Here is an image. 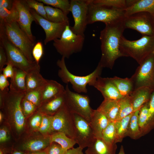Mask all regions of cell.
Returning <instances> with one entry per match:
<instances>
[{
    "label": "cell",
    "mask_w": 154,
    "mask_h": 154,
    "mask_svg": "<svg viewBox=\"0 0 154 154\" xmlns=\"http://www.w3.org/2000/svg\"><path fill=\"white\" fill-rule=\"evenodd\" d=\"M123 20L106 24L100 32L101 56L98 64L103 68L112 69L116 60L124 56L119 48L121 39L125 29Z\"/></svg>",
    "instance_id": "6da1fadb"
},
{
    "label": "cell",
    "mask_w": 154,
    "mask_h": 154,
    "mask_svg": "<svg viewBox=\"0 0 154 154\" xmlns=\"http://www.w3.org/2000/svg\"><path fill=\"white\" fill-rule=\"evenodd\" d=\"M119 48L124 56L132 58L139 64L154 52V36L142 35L140 39L132 41L127 40L123 36Z\"/></svg>",
    "instance_id": "7a4b0ae2"
},
{
    "label": "cell",
    "mask_w": 154,
    "mask_h": 154,
    "mask_svg": "<svg viewBox=\"0 0 154 154\" xmlns=\"http://www.w3.org/2000/svg\"><path fill=\"white\" fill-rule=\"evenodd\" d=\"M65 59L64 57H62L61 59H58L56 62L57 66L60 68L58 73V77L64 83L67 84L70 83L76 92L87 93V85L100 76L103 68L98 64L95 70L89 74L84 76H76L69 71L66 67Z\"/></svg>",
    "instance_id": "3957f363"
},
{
    "label": "cell",
    "mask_w": 154,
    "mask_h": 154,
    "mask_svg": "<svg viewBox=\"0 0 154 154\" xmlns=\"http://www.w3.org/2000/svg\"><path fill=\"white\" fill-rule=\"evenodd\" d=\"M0 31L9 40L21 50L27 58L34 61L32 51L35 44L22 30L17 21L0 22Z\"/></svg>",
    "instance_id": "277c9868"
},
{
    "label": "cell",
    "mask_w": 154,
    "mask_h": 154,
    "mask_svg": "<svg viewBox=\"0 0 154 154\" xmlns=\"http://www.w3.org/2000/svg\"><path fill=\"white\" fill-rule=\"evenodd\" d=\"M0 46L6 52L8 63L14 68L22 70L27 73L35 70H40L39 64L29 60L22 51L13 44L2 31H0Z\"/></svg>",
    "instance_id": "5b68a950"
},
{
    "label": "cell",
    "mask_w": 154,
    "mask_h": 154,
    "mask_svg": "<svg viewBox=\"0 0 154 154\" xmlns=\"http://www.w3.org/2000/svg\"><path fill=\"white\" fill-rule=\"evenodd\" d=\"M85 36L74 33L67 25L60 38L53 40L54 46L62 57L68 58L73 54L82 50Z\"/></svg>",
    "instance_id": "8992f818"
},
{
    "label": "cell",
    "mask_w": 154,
    "mask_h": 154,
    "mask_svg": "<svg viewBox=\"0 0 154 154\" xmlns=\"http://www.w3.org/2000/svg\"><path fill=\"white\" fill-rule=\"evenodd\" d=\"M65 104L72 113L79 115L90 123L94 110L90 105L88 96L71 91L67 84L65 88Z\"/></svg>",
    "instance_id": "52a82bcc"
},
{
    "label": "cell",
    "mask_w": 154,
    "mask_h": 154,
    "mask_svg": "<svg viewBox=\"0 0 154 154\" xmlns=\"http://www.w3.org/2000/svg\"><path fill=\"white\" fill-rule=\"evenodd\" d=\"M125 17L124 10L104 7L93 3L90 0L88 5L87 24L101 22L105 24L122 20Z\"/></svg>",
    "instance_id": "ba28073f"
},
{
    "label": "cell",
    "mask_w": 154,
    "mask_h": 154,
    "mask_svg": "<svg viewBox=\"0 0 154 154\" xmlns=\"http://www.w3.org/2000/svg\"><path fill=\"white\" fill-rule=\"evenodd\" d=\"M130 79L133 90L142 86L154 87V52L139 64Z\"/></svg>",
    "instance_id": "9c48e42d"
},
{
    "label": "cell",
    "mask_w": 154,
    "mask_h": 154,
    "mask_svg": "<svg viewBox=\"0 0 154 154\" xmlns=\"http://www.w3.org/2000/svg\"><path fill=\"white\" fill-rule=\"evenodd\" d=\"M51 133L60 132L75 139V125L74 114L64 104L52 116Z\"/></svg>",
    "instance_id": "30bf717a"
},
{
    "label": "cell",
    "mask_w": 154,
    "mask_h": 154,
    "mask_svg": "<svg viewBox=\"0 0 154 154\" xmlns=\"http://www.w3.org/2000/svg\"><path fill=\"white\" fill-rule=\"evenodd\" d=\"M123 23L125 29L135 30L142 35L154 36V17L148 13L139 12L125 17Z\"/></svg>",
    "instance_id": "8fae6325"
},
{
    "label": "cell",
    "mask_w": 154,
    "mask_h": 154,
    "mask_svg": "<svg viewBox=\"0 0 154 154\" xmlns=\"http://www.w3.org/2000/svg\"><path fill=\"white\" fill-rule=\"evenodd\" d=\"M25 93L13 92L9 91L3 106L5 110L12 116L16 129L18 132L23 130L25 124V115L21 105Z\"/></svg>",
    "instance_id": "7c38bea8"
},
{
    "label": "cell",
    "mask_w": 154,
    "mask_h": 154,
    "mask_svg": "<svg viewBox=\"0 0 154 154\" xmlns=\"http://www.w3.org/2000/svg\"><path fill=\"white\" fill-rule=\"evenodd\" d=\"M90 0H70V12L73 17L74 24L70 26L74 33L84 36L86 29L88 7Z\"/></svg>",
    "instance_id": "4fadbf2b"
},
{
    "label": "cell",
    "mask_w": 154,
    "mask_h": 154,
    "mask_svg": "<svg viewBox=\"0 0 154 154\" xmlns=\"http://www.w3.org/2000/svg\"><path fill=\"white\" fill-rule=\"evenodd\" d=\"M75 125V140L83 149L92 145L95 137L89 123L79 115L74 114Z\"/></svg>",
    "instance_id": "5bb4252c"
},
{
    "label": "cell",
    "mask_w": 154,
    "mask_h": 154,
    "mask_svg": "<svg viewBox=\"0 0 154 154\" xmlns=\"http://www.w3.org/2000/svg\"><path fill=\"white\" fill-rule=\"evenodd\" d=\"M30 11L36 22L40 26L45 32L46 37L44 43L45 45L50 41L60 38L66 26L69 25V23L51 22L37 14L33 9H30Z\"/></svg>",
    "instance_id": "9a60e30c"
},
{
    "label": "cell",
    "mask_w": 154,
    "mask_h": 154,
    "mask_svg": "<svg viewBox=\"0 0 154 154\" xmlns=\"http://www.w3.org/2000/svg\"><path fill=\"white\" fill-rule=\"evenodd\" d=\"M14 5L17 12L18 19L17 22L20 27L30 39L34 42L35 38L31 31V25L36 20L31 13L30 9L25 0H14Z\"/></svg>",
    "instance_id": "2e32d148"
},
{
    "label": "cell",
    "mask_w": 154,
    "mask_h": 154,
    "mask_svg": "<svg viewBox=\"0 0 154 154\" xmlns=\"http://www.w3.org/2000/svg\"><path fill=\"white\" fill-rule=\"evenodd\" d=\"M88 85L94 87L99 91L103 96L104 100H117L123 98L111 80L110 78H102L100 76Z\"/></svg>",
    "instance_id": "e0dca14e"
},
{
    "label": "cell",
    "mask_w": 154,
    "mask_h": 154,
    "mask_svg": "<svg viewBox=\"0 0 154 154\" xmlns=\"http://www.w3.org/2000/svg\"><path fill=\"white\" fill-rule=\"evenodd\" d=\"M125 17L141 12H147L154 17V0H127Z\"/></svg>",
    "instance_id": "ac0fdd59"
},
{
    "label": "cell",
    "mask_w": 154,
    "mask_h": 154,
    "mask_svg": "<svg viewBox=\"0 0 154 154\" xmlns=\"http://www.w3.org/2000/svg\"><path fill=\"white\" fill-rule=\"evenodd\" d=\"M154 87L142 86L134 90L129 96L134 112L139 110L149 100Z\"/></svg>",
    "instance_id": "d6986e66"
},
{
    "label": "cell",
    "mask_w": 154,
    "mask_h": 154,
    "mask_svg": "<svg viewBox=\"0 0 154 154\" xmlns=\"http://www.w3.org/2000/svg\"><path fill=\"white\" fill-rule=\"evenodd\" d=\"M110 121L100 111L93 110L89 124L96 138H102V133Z\"/></svg>",
    "instance_id": "ffe728a7"
},
{
    "label": "cell",
    "mask_w": 154,
    "mask_h": 154,
    "mask_svg": "<svg viewBox=\"0 0 154 154\" xmlns=\"http://www.w3.org/2000/svg\"><path fill=\"white\" fill-rule=\"evenodd\" d=\"M65 88L61 84L53 80L46 79L42 90V104L62 94Z\"/></svg>",
    "instance_id": "44dd1931"
},
{
    "label": "cell",
    "mask_w": 154,
    "mask_h": 154,
    "mask_svg": "<svg viewBox=\"0 0 154 154\" xmlns=\"http://www.w3.org/2000/svg\"><path fill=\"white\" fill-rule=\"evenodd\" d=\"M116 144H111L105 142L102 138H95L93 143L88 147L85 154H116Z\"/></svg>",
    "instance_id": "7402d4cb"
},
{
    "label": "cell",
    "mask_w": 154,
    "mask_h": 154,
    "mask_svg": "<svg viewBox=\"0 0 154 154\" xmlns=\"http://www.w3.org/2000/svg\"><path fill=\"white\" fill-rule=\"evenodd\" d=\"M14 72L11 78L9 91L13 92H26V77L25 71L14 68Z\"/></svg>",
    "instance_id": "603a6c76"
},
{
    "label": "cell",
    "mask_w": 154,
    "mask_h": 154,
    "mask_svg": "<svg viewBox=\"0 0 154 154\" xmlns=\"http://www.w3.org/2000/svg\"><path fill=\"white\" fill-rule=\"evenodd\" d=\"M49 135L45 138H37L28 140L23 143L21 150L26 152L44 150L50 144Z\"/></svg>",
    "instance_id": "cb8c5ba5"
},
{
    "label": "cell",
    "mask_w": 154,
    "mask_h": 154,
    "mask_svg": "<svg viewBox=\"0 0 154 154\" xmlns=\"http://www.w3.org/2000/svg\"><path fill=\"white\" fill-rule=\"evenodd\" d=\"M120 100H104L97 109L103 113L110 121H115L118 113Z\"/></svg>",
    "instance_id": "d4e9b609"
},
{
    "label": "cell",
    "mask_w": 154,
    "mask_h": 154,
    "mask_svg": "<svg viewBox=\"0 0 154 154\" xmlns=\"http://www.w3.org/2000/svg\"><path fill=\"white\" fill-rule=\"evenodd\" d=\"M65 91L58 96L43 103L39 107L42 112L53 116L65 104Z\"/></svg>",
    "instance_id": "484cf974"
},
{
    "label": "cell",
    "mask_w": 154,
    "mask_h": 154,
    "mask_svg": "<svg viewBox=\"0 0 154 154\" xmlns=\"http://www.w3.org/2000/svg\"><path fill=\"white\" fill-rule=\"evenodd\" d=\"M35 70L27 73L26 77V92L42 87L46 81L40 73Z\"/></svg>",
    "instance_id": "4316f807"
},
{
    "label": "cell",
    "mask_w": 154,
    "mask_h": 154,
    "mask_svg": "<svg viewBox=\"0 0 154 154\" xmlns=\"http://www.w3.org/2000/svg\"><path fill=\"white\" fill-rule=\"evenodd\" d=\"M110 79L123 97L129 96L133 90L132 82L130 78H121L116 76Z\"/></svg>",
    "instance_id": "83f0119b"
},
{
    "label": "cell",
    "mask_w": 154,
    "mask_h": 154,
    "mask_svg": "<svg viewBox=\"0 0 154 154\" xmlns=\"http://www.w3.org/2000/svg\"><path fill=\"white\" fill-rule=\"evenodd\" d=\"M49 137L50 143H57L66 150L74 147V145L77 143L74 139L69 137L62 132H54L50 135Z\"/></svg>",
    "instance_id": "f1b7e54d"
},
{
    "label": "cell",
    "mask_w": 154,
    "mask_h": 154,
    "mask_svg": "<svg viewBox=\"0 0 154 154\" xmlns=\"http://www.w3.org/2000/svg\"><path fill=\"white\" fill-rule=\"evenodd\" d=\"M47 20L54 23H69V19L61 10L49 5L44 6Z\"/></svg>",
    "instance_id": "f546056e"
},
{
    "label": "cell",
    "mask_w": 154,
    "mask_h": 154,
    "mask_svg": "<svg viewBox=\"0 0 154 154\" xmlns=\"http://www.w3.org/2000/svg\"><path fill=\"white\" fill-rule=\"evenodd\" d=\"M139 110L134 112L129 121L126 136L137 139L142 137L138 122Z\"/></svg>",
    "instance_id": "4dcf8cb0"
},
{
    "label": "cell",
    "mask_w": 154,
    "mask_h": 154,
    "mask_svg": "<svg viewBox=\"0 0 154 154\" xmlns=\"http://www.w3.org/2000/svg\"><path fill=\"white\" fill-rule=\"evenodd\" d=\"M133 113L115 121L117 143L121 142L123 138L126 137L129 121Z\"/></svg>",
    "instance_id": "1f68e13d"
},
{
    "label": "cell",
    "mask_w": 154,
    "mask_h": 154,
    "mask_svg": "<svg viewBox=\"0 0 154 154\" xmlns=\"http://www.w3.org/2000/svg\"><path fill=\"white\" fill-rule=\"evenodd\" d=\"M134 112L129 96L124 97L120 100L119 110L116 121L121 119Z\"/></svg>",
    "instance_id": "d6a6232c"
},
{
    "label": "cell",
    "mask_w": 154,
    "mask_h": 154,
    "mask_svg": "<svg viewBox=\"0 0 154 154\" xmlns=\"http://www.w3.org/2000/svg\"><path fill=\"white\" fill-rule=\"evenodd\" d=\"M92 2L97 5L124 10L127 6V0H92Z\"/></svg>",
    "instance_id": "836d02e7"
},
{
    "label": "cell",
    "mask_w": 154,
    "mask_h": 154,
    "mask_svg": "<svg viewBox=\"0 0 154 154\" xmlns=\"http://www.w3.org/2000/svg\"><path fill=\"white\" fill-rule=\"evenodd\" d=\"M115 122V121H110L102 133V138L106 143L111 144L117 143Z\"/></svg>",
    "instance_id": "e575fe53"
},
{
    "label": "cell",
    "mask_w": 154,
    "mask_h": 154,
    "mask_svg": "<svg viewBox=\"0 0 154 154\" xmlns=\"http://www.w3.org/2000/svg\"><path fill=\"white\" fill-rule=\"evenodd\" d=\"M48 5L61 10L67 16L70 12V1L68 0H37Z\"/></svg>",
    "instance_id": "d590c367"
},
{
    "label": "cell",
    "mask_w": 154,
    "mask_h": 154,
    "mask_svg": "<svg viewBox=\"0 0 154 154\" xmlns=\"http://www.w3.org/2000/svg\"><path fill=\"white\" fill-rule=\"evenodd\" d=\"M18 19L17 12L14 3L12 9L10 10L0 7V22H17Z\"/></svg>",
    "instance_id": "8d00e7d4"
},
{
    "label": "cell",
    "mask_w": 154,
    "mask_h": 154,
    "mask_svg": "<svg viewBox=\"0 0 154 154\" xmlns=\"http://www.w3.org/2000/svg\"><path fill=\"white\" fill-rule=\"evenodd\" d=\"M42 87L26 92L24 98L32 102L37 108L39 107L42 104Z\"/></svg>",
    "instance_id": "74e56055"
},
{
    "label": "cell",
    "mask_w": 154,
    "mask_h": 154,
    "mask_svg": "<svg viewBox=\"0 0 154 154\" xmlns=\"http://www.w3.org/2000/svg\"><path fill=\"white\" fill-rule=\"evenodd\" d=\"M148 118L144 132V135L154 128V90L148 102Z\"/></svg>",
    "instance_id": "f35d334b"
},
{
    "label": "cell",
    "mask_w": 154,
    "mask_h": 154,
    "mask_svg": "<svg viewBox=\"0 0 154 154\" xmlns=\"http://www.w3.org/2000/svg\"><path fill=\"white\" fill-rule=\"evenodd\" d=\"M148 102L144 104L139 110L138 122L142 136L144 135V132L148 120Z\"/></svg>",
    "instance_id": "ab89813d"
},
{
    "label": "cell",
    "mask_w": 154,
    "mask_h": 154,
    "mask_svg": "<svg viewBox=\"0 0 154 154\" xmlns=\"http://www.w3.org/2000/svg\"><path fill=\"white\" fill-rule=\"evenodd\" d=\"M29 7L34 10L37 14L47 20L44 3L35 0H25Z\"/></svg>",
    "instance_id": "60d3db41"
},
{
    "label": "cell",
    "mask_w": 154,
    "mask_h": 154,
    "mask_svg": "<svg viewBox=\"0 0 154 154\" xmlns=\"http://www.w3.org/2000/svg\"><path fill=\"white\" fill-rule=\"evenodd\" d=\"M52 116L48 115H42V122L38 129L42 133L46 134L51 133V125Z\"/></svg>",
    "instance_id": "b9f144b4"
},
{
    "label": "cell",
    "mask_w": 154,
    "mask_h": 154,
    "mask_svg": "<svg viewBox=\"0 0 154 154\" xmlns=\"http://www.w3.org/2000/svg\"><path fill=\"white\" fill-rule=\"evenodd\" d=\"M21 108L25 116H27L33 113L37 107L31 102L23 98L21 102Z\"/></svg>",
    "instance_id": "7bdbcfd3"
},
{
    "label": "cell",
    "mask_w": 154,
    "mask_h": 154,
    "mask_svg": "<svg viewBox=\"0 0 154 154\" xmlns=\"http://www.w3.org/2000/svg\"><path fill=\"white\" fill-rule=\"evenodd\" d=\"M44 150L46 154H64L66 151L55 142L51 143Z\"/></svg>",
    "instance_id": "ee69618b"
},
{
    "label": "cell",
    "mask_w": 154,
    "mask_h": 154,
    "mask_svg": "<svg viewBox=\"0 0 154 154\" xmlns=\"http://www.w3.org/2000/svg\"><path fill=\"white\" fill-rule=\"evenodd\" d=\"M43 54L42 44L41 42H38L35 44L32 51V56L35 61L38 64Z\"/></svg>",
    "instance_id": "f6af8a7d"
},
{
    "label": "cell",
    "mask_w": 154,
    "mask_h": 154,
    "mask_svg": "<svg viewBox=\"0 0 154 154\" xmlns=\"http://www.w3.org/2000/svg\"><path fill=\"white\" fill-rule=\"evenodd\" d=\"M42 115L40 112L37 113L32 117L30 121V125L34 129H38L41 125Z\"/></svg>",
    "instance_id": "bcb514c9"
},
{
    "label": "cell",
    "mask_w": 154,
    "mask_h": 154,
    "mask_svg": "<svg viewBox=\"0 0 154 154\" xmlns=\"http://www.w3.org/2000/svg\"><path fill=\"white\" fill-rule=\"evenodd\" d=\"M8 63L5 51L3 48L0 46V72L1 73L4 65Z\"/></svg>",
    "instance_id": "7dc6e473"
},
{
    "label": "cell",
    "mask_w": 154,
    "mask_h": 154,
    "mask_svg": "<svg viewBox=\"0 0 154 154\" xmlns=\"http://www.w3.org/2000/svg\"><path fill=\"white\" fill-rule=\"evenodd\" d=\"M2 71L3 74L6 77L11 78L14 74V67L11 64L8 63L6 67L3 68Z\"/></svg>",
    "instance_id": "c3c4849f"
},
{
    "label": "cell",
    "mask_w": 154,
    "mask_h": 154,
    "mask_svg": "<svg viewBox=\"0 0 154 154\" xmlns=\"http://www.w3.org/2000/svg\"><path fill=\"white\" fill-rule=\"evenodd\" d=\"M10 139V135L7 128L3 127L0 129V142L4 143L8 140Z\"/></svg>",
    "instance_id": "681fc988"
},
{
    "label": "cell",
    "mask_w": 154,
    "mask_h": 154,
    "mask_svg": "<svg viewBox=\"0 0 154 154\" xmlns=\"http://www.w3.org/2000/svg\"><path fill=\"white\" fill-rule=\"evenodd\" d=\"M10 86L9 83L7 80V78L3 74H0V90H3L8 88Z\"/></svg>",
    "instance_id": "f907efd6"
},
{
    "label": "cell",
    "mask_w": 154,
    "mask_h": 154,
    "mask_svg": "<svg viewBox=\"0 0 154 154\" xmlns=\"http://www.w3.org/2000/svg\"><path fill=\"white\" fill-rule=\"evenodd\" d=\"M13 2L14 0H0V7L10 10L13 7Z\"/></svg>",
    "instance_id": "816d5d0a"
},
{
    "label": "cell",
    "mask_w": 154,
    "mask_h": 154,
    "mask_svg": "<svg viewBox=\"0 0 154 154\" xmlns=\"http://www.w3.org/2000/svg\"><path fill=\"white\" fill-rule=\"evenodd\" d=\"M83 149L79 147L75 148L73 147L66 150L64 154H84Z\"/></svg>",
    "instance_id": "f5cc1de1"
},
{
    "label": "cell",
    "mask_w": 154,
    "mask_h": 154,
    "mask_svg": "<svg viewBox=\"0 0 154 154\" xmlns=\"http://www.w3.org/2000/svg\"><path fill=\"white\" fill-rule=\"evenodd\" d=\"M9 91L8 88L3 90H0V104L1 108L3 106L6 96Z\"/></svg>",
    "instance_id": "db71d44e"
},
{
    "label": "cell",
    "mask_w": 154,
    "mask_h": 154,
    "mask_svg": "<svg viewBox=\"0 0 154 154\" xmlns=\"http://www.w3.org/2000/svg\"><path fill=\"white\" fill-rule=\"evenodd\" d=\"M11 152L10 149L2 147L0 148V154H7L11 153Z\"/></svg>",
    "instance_id": "11a10c76"
},
{
    "label": "cell",
    "mask_w": 154,
    "mask_h": 154,
    "mask_svg": "<svg viewBox=\"0 0 154 154\" xmlns=\"http://www.w3.org/2000/svg\"><path fill=\"white\" fill-rule=\"evenodd\" d=\"M25 154H46L44 151L26 152Z\"/></svg>",
    "instance_id": "9f6ffc18"
},
{
    "label": "cell",
    "mask_w": 154,
    "mask_h": 154,
    "mask_svg": "<svg viewBox=\"0 0 154 154\" xmlns=\"http://www.w3.org/2000/svg\"><path fill=\"white\" fill-rule=\"evenodd\" d=\"M26 152L20 150H15L12 154H25Z\"/></svg>",
    "instance_id": "6f0895ef"
},
{
    "label": "cell",
    "mask_w": 154,
    "mask_h": 154,
    "mask_svg": "<svg viewBox=\"0 0 154 154\" xmlns=\"http://www.w3.org/2000/svg\"><path fill=\"white\" fill-rule=\"evenodd\" d=\"M118 154H125V153L123 146L121 145Z\"/></svg>",
    "instance_id": "680465c9"
},
{
    "label": "cell",
    "mask_w": 154,
    "mask_h": 154,
    "mask_svg": "<svg viewBox=\"0 0 154 154\" xmlns=\"http://www.w3.org/2000/svg\"><path fill=\"white\" fill-rule=\"evenodd\" d=\"M3 114L1 111L0 112V121L1 122L3 119Z\"/></svg>",
    "instance_id": "91938a15"
}]
</instances>
